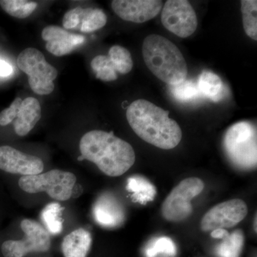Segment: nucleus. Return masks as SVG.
Here are the masks:
<instances>
[{
  "label": "nucleus",
  "instance_id": "1",
  "mask_svg": "<svg viewBox=\"0 0 257 257\" xmlns=\"http://www.w3.org/2000/svg\"><path fill=\"white\" fill-rule=\"evenodd\" d=\"M164 110L145 99H138L128 106L126 119L133 131L146 143L162 150H172L180 143L182 130L177 121Z\"/></svg>",
  "mask_w": 257,
  "mask_h": 257
},
{
  "label": "nucleus",
  "instance_id": "2",
  "mask_svg": "<svg viewBox=\"0 0 257 257\" xmlns=\"http://www.w3.org/2000/svg\"><path fill=\"white\" fill-rule=\"evenodd\" d=\"M79 150L78 160L93 162L109 177L124 175L135 162V150L130 144L102 130L86 133L81 139Z\"/></svg>",
  "mask_w": 257,
  "mask_h": 257
},
{
  "label": "nucleus",
  "instance_id": "3",
  "mask_svg": "<svg viewBox=\"0 0 257 257\" xmlns=\"http://www.w3.org/2000/svg\"><path fill=\"white\" fill-rule=\"evenodd\" d=\"M143 55L150 72L162 82L172 86L186 80L187 62L178 47L168 39L158 35L145 37Z\"/></svg>",
  "mask_w": 257,
  "mask_h": 257
},
{
  "label": "nucleus",
  "instance_id": "4",
  "mask_svg": "<svg viewBox=\"0 0 257 257\" xmlns=\"http://www.w3.org/2000/svg\"><path fill=\"white\" fill-rule=\"evenodd\" d=\"M224 149L231 163L241 170H252L257 164L256 126L248 121L233 124L225 134Z\"/></svg>",
  "mask_w": 257,
  "mask_h": 257
},
{
  "label": "nucleus",
  "instance_id": "5",
  "mask_svg": "<svg viewBox=\"0 0 257 257\" xmlns=\"http://www.w3.org/2000/svg\"><path fill=\"white\" fill-rule=\"evenodd\" d=\"M77 177L71 172L52 170L37 175L23 176L18 184L25 192H46L52 199L64 202L72 197Z\"/></svg>",
  "mask_w": 257,
  "mask_h": 257
},
{
  "label": "nucleus",
  "instance_id": "6",
  "mask_svg": "<svg viewBox=\"0 0 257 257\" xmlns=\"http://www.w3.org/2000/svg\"><path fill=\"white\" fill-rule=\"evenodd\" d=\"M17 64L19 68L28 76L32 90L40 95H47L55 89L54 80L58 71L47 62L45 56L37 49H25L19 55Z\"/></svg>",
  "mask_w": 257,
  "mask_h": 257
},
{
  "label": "nucleus",
  "instance_id": "7",
  "mask_svg": "<svg viewBox=\"0 0 257 257\" xmlns=\"http://www.w3.org/2000/svg\"><path fill=\"white\" fill-rule=\"evenodd\" d=\"M204 189V182L197 177H189L179 182L162 204L163 217L172 222H179L187 219L192 213L191 202Z\"/></svg>",
  "mask_w": 257,
  "mask_h": 257
},
{
  "label": "nucleus",
  "instance_id": "8",
  "mask_svg": "<svg viewBox=\"0 0 257 257\" xmlns=\"http://www.w3.org/2000/svg\"><path fill=\"white\" fill-rule=\"evenodd\" d=\"M25 237L21 240H7L1 246L4 257H24L29 253L47 252L51 246L50 233L42 224L25 219L20 224Z\"/></svg>",
  "mask_w": 257,
  "mask_h": 257
},
{
  "label": "nucleus",
  "instance_id": "9",
  "mask_svg": "<svg viewBox=\"0 0 257 257\" xmlns=\"http://www.w3.org/2000/svg\"><path fill=\"white\" fill-rule=\"evenodd\" d=\"M162 23L168 31L181 38H187L197 28V15L186 0H168L162 9Z\"/></svg>",
  "mask_w": 257,
  "mask_h": 257
},
{
  "label": "nucleus",
  "instance_id": "10",
  "mask_svg": "<svg viewBox=\"0 0 257 257\" xmlns=\"http://www.w3.org/2000/svg\"><path fill=\"white\" fill-rule=\"evenodd\" d=\"M248 214L246 203L240 199H233L219 203L204 214L201 221L203 231L228 229L243 221Z\"/></svg>",
  "mask_w": 257,
  "mask_h": 257
},
{
  "label": "nucleus",
  "instance_id": "11",
  "mask_svg": "<svg viewBox=\"0 0 257 257\" xmlns=\"http://www.w3.org/2000/svg\"><path fill=\"white\" fill-rule=\"evenodd\" d=\"M0 170L13 175H37L44 170L41 159L10 146L0 147Z\"/></svg>",
  "mask_w": 257,
  "mask_h": 257
},
{
  "label": "nucleus",
  "instance_id": "12",
  "mask_svg": "<svg viewBox=\"0 0 257 257\" xmlns=\"http://www.w3.org/2000/svg\"><path fill=\"white\" fill-rule=\"evenodd\" d=\"M163 3L160 0H114L111 8L124 21L143 23L159 15Z\"/></svg>",
  "mask_w": 257,
  "mask_h": 257
},
{
  "label": "nucleus",
  "instance_id": "13",
  "mask_svg": "<svg viewBox=\"0 0 257 257\" xmlns=\"http://www.w3.org/2000/svg\"><path fill=\"white\" fill-rule=\"evenodd\" d=\"M42 37L46 42V49L56 57L68 55L84 43L82 35L70 33L60 27L51 25L43 29Z\"/></svg>",
  "mask_w": 257,
  "mask_h": 257
},
{
  "label": "nucleus",
  "instance_id": "14",
  "mask_svg": "<svg viewBox=\"0 0 257 257\" xmlns=\"http://www.w3.org/2000/svg\"><path fill=\"white\" fill-rule=\"evenodd\" d=\"M93 214L96 222L104 227H116L122 224L124 210L121 203L109 194L98 198L93 207Z\"/></svg>",
  "mask_w": 257,
  "mask_h": 257
},
{
  "label": "nucleus",
  "instance_id": "15",
  "mask_svg": "<svg viewBox=\"0 0 257 257\" xmlns=\"http://www.w3.org/2000/svg\"><path fill=\"white\" fill-rule=\"evenodd\" d=\"M41 116V106L36 98L28 97L24 99L14 120L15 133L18 136H26L40 121Z\"/></svg>",
  "mask_w": 257,
  "mask_h": 257
},
{
  "label": "nucleus",
  "instance_id": "16",
  "mask_svg": "<svg viewBox=\"0 0 257 257\" xmlns=\"http://www.w3.org/2000/svg\"><path fill=\"white\" fill-rule=\"evenodd\" d=\"M92 235L87 230L79 228L64 238L62 251L64 257H87L92 246Z\"/></svg>",
  "mask_w": 257,
  "mask_h": 257
},
{
  "label": "nucleus",
  "instance_id": "17",
  "mask_svg": "<svg viewBox=\"0 0 257 257\" xmlns=\"http://www.w3.org/2000/svg\"><path fill=\"white\" fill-rule=\"evenodd\" d=\"M197 87L200 94L214 102H218L224 97V83L217 74L213 72H203L199 76Z\"/></svg>",
  "mask_w": 257,
  "mask_h": 257
},
{
  "label": "nucleus",
  "instance_id": "18",
  "mask_svg": "<svg viewBox=\"0 0 257 257\" xmlns=\"http://www.w3.org/2000/svg\"><path fill=\"white\" fill-rule=\"evenodd\" d=\"M126 189L131 193L133 200L141 204L152 202L157 194L155 186L141 176L130 177L127 180Z\"/></svg>",
  "mask_w": 257,
  "mask_h": 257
},
{
  "label": "nucleus",
  "instance_id": "19",
  "mask_svg": "<svg viewBox=\"0 0 257 257\" xmlns=\"http://www.w3.org/2000/svg\"><path fill=\"white\" fill-rule=\"evenodd\" d=\"M64 208L59 203H50L42 209L41 219L50 234H60L63 229V220L62 214Z\"/></svg>",
  "mask_w": 257,
  "mask_h": 257
},
{
  "label": "nucleus",
  "instance_id": "20",
  "mask_svg": "<svg viewBox=\"0 0 257 257\" xmlns=\"http://www.w3.org/2000/svg\"><path fill=\"white\" fill-rule=\"evenodd\" d=\"M243 234L241 230L226 235L222 242L216 247V252L219 257H239L242 251Z\"/></svg>",
  "mask_w": 257,
  "mask_h": 257
},
{
  "label": "nucleus",
  "instance_id": "21",
  "mask_svg": "<svg viewBox=\"0 0 257 257\" xmlns=\"http://www.w3.org/2000/svg\"><path fill=\"white\" fill-rule=\"evenodd\" d=\"M107 17L103 10L97 8H83L81 15L80 30L89 33L105 26Z\"/></svg>",
  "mask_w": 257,
  "mask_h": 257
},
{
  "label": "nucleus",
  "instance_id": "22",
  "mask_svg": "<svg viewBox=\"0 0 257 257\" xmlns=\"http://www.w3.org/2000/svg\"><path fill=\"white\" fill-rule=\"evenodd\" d=\"M243 30L247 36L257 40V1L243 0L241 1Z\"/></svg>",
  "mask_w": 257,
  "mask_h": 257
},
{
  "label": "nucleus",
  "instance_id": "23",
  "mask_svg": "<svg viewBox=\"0 0 257 257\" xmlns=\"http://www.w3.org/2000/svg\"><path fill=\"white\" fill-rule=\"evenodd\" d=\"M0 6L10 16L25 19L33 13L37 4L27 0H0Z\"/></svg>",
  "mask_w": 257,
  "mask_h": 257
},
{
  "label": "nucleus",
  "instance_id": "24",
  "mask_svg": "<svg viewBox=\"0 0 257 257\" xmlns=\"http://www.w3.org/2000/svg\"><path fill=\"white\" fill-rule=\"evenodd\" d=\"M91 67L96 77L104 82H111L118 78L117 72L109 57L97 55L91 62Z\"/></svg>",
  "mask_w": 257,
  "mask_h": 257
},
{
  "label": "nucleus",
  "instance_id": "25",
  "mask_svg": "<svg viewBox=\"0 0 257 257\" xmlns=\"http://www.w3.org/2000/svg\"><path fill=\"white\" fill-rule=\"evenodd\" d=\"M107 56L114 64L116 72L126 74L131 72L133 67V57L126 48L119 45H114L109 49Z\"/></svg>",
  "mask_w": 257,
  "mask_h": 257
},
{
  "label": "nucleus",
  "instance_id": "26",
  "mask_svg": "<svg viewBox=\"0 0 257 257\" xmlns=\"http://www.w3.org/2000/svg\"><path fill=\"white\" fill-rule=\"evenodd\" d=\"M177 248L175 242L167 236H161L151 240L145 248L147 257H157L159 255L165 256H175Z\"/></svg>",
  "mask_w": 257,
  "mask_h": 257
},
{
  "label": "nucleus",
  "instance_id": "27",
  "mask_svg": "<svg viewBox=\"0 0 257 257\" xmlns=\"http://www.w3.org/2000/svg\"><path fill=\"white\" fill-rule=\"evenodd\" d=\"M170 92L177 100L182 102L197 100L200 95L197 84L192 80H184L180 84L170 86Z\"/></svg>",
  "mask_w": 257,
  "mask_h": 257
},
{
  "label": "nucleus",
  "instance_id": "28",
  "mask_svg": "<svg viewBox=\"0 0 257 257\" xmlns=\"http://www.w3.org/2000/svg\"><path fill=\"white\" fill-rule=\"evenodd\" d=\"M22 101H23V99L21 98L17 97L12 103L10 107L1 111L0 113V125L1 126H7V125L11 124L16 119Z\"/></svg>",
  "mask_w": 257,
  "mask_h": 257
},
{
  "label": "nucleus",
  "instance_id": "29",
  "mask_svg": "<svg viewBox=\"0 0 257 257\" xmlns=\"http://www.w3.org/2000/svg\"><path fill=\"white\" fill-rule=\"evenodd\" d=\"M83 8L81 7L74 8L69 10L64 15L62 24L66 30H73L77 28L80 25L81 15H82Z\"/></svg>",
  "mask_w": 257,
  "mask_h": 257
},
{
  "label": "nucleus",
  "instance_id": "30",
  "mask_svg": "<svg viewBox=\"0 0 257 257\" xmlns=\"http://www.w3.org/2000/svg\"><path fill=\"white\" fill-rule=\"evenodd\" d=\"M13 72V69L9 63L0 60V77H8Z\"/></svg>",
  "mask_w": 257,
  "mask_h": 257
},
{
  "label": "nucleus",
  "instance_id": "31",
  "mask_svg": "<svg viewBox=\"0 0 257 257\" xmlns=\"http://www.w3.org/2000/svg\"><path fill=\"white\" fill-rule=\"evenodd\" d=\"M228 234H229V232L224 229L213 230L211 232V237L214 238V239H222Z\"/></svg>",
  "mask_w": 257,
  "mask_h": 257
},
{
  "label": "nucleus",
  "instance_id": "32",
  "mask_svg": "<svg viewBox=\"0 0 257 257\" xmlns=\"http://www.w3.org/2000/svg\"><path fill=\"white\" fill-rule=\"evenodd\" d=\"M82 193V188L79 184H75L72 189V197H77Z\"/></svg>",
  "mask_w": 257,
  "mask_h": 257
}]
</instances>
